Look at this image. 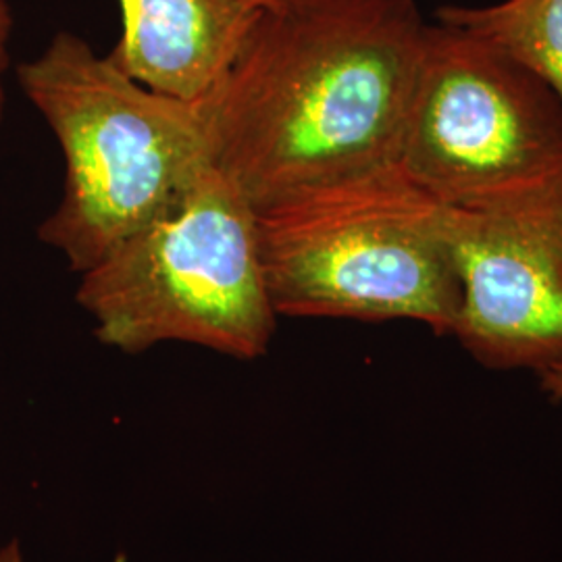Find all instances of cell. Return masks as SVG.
Returning <instances> with one entry per match:
<instances>
[{"instance_id": "1", "label": "cell", "mask_w": 562, "mask_h": 562, "mask_svg": "<svg viewBox=\"0 0 562 562\" xmlns=\"http://www.w3.org/2000/svg\"><path fill=\"white\" fill-rule=\"evenodd\" d=\"M415 0H283L259 9L204 99L211 162L257 215L396 161L422 57Z\"/></svg>"}, {"instance_id": "2", "label": "cell", "mask_w": 562, "mask_h": 562, "mask_svg": "<svg viewBox=\"0 0 562 562\" xmlns=\"http://www.w3.org/2000/svg\"><path fill=\"white\" fill-rule=\"evenodd\" d=\"M18 83L59 142L65 186L38 238L78 276L173 211L213 167L204 102L125 76L74 32H57Z\"/></svg>"}, {"instance_id": "3", "label": "cell", "mask_w": 562, "mask_h": 562, "mask_svg": "<svg viewBox=\"0 0 562 562\" xmlns=\"http://www.w3.org/2000/svg\"><path fill=\"white\" fill-rule=\"evenodd\" d=\"M452 209L398 161L325 181L259 213V252L278 317L411 319L454 334L462 288Z\"/></svg>"}, {"instance_id": "4", "label": "cell", "mask_w": 562, "mask_h": 562, "mask_svg": "<svg viewBox=\"0 0 562 562\" xmlns=\"http://www.w3.org/2000/svg\"><path fill=\"white\" fill-rule=\"evenodd\" d=\"M76 301L121 352L186 341L255 361L278 313L259 252V215L209 167L183 201L80 273Z\"/></svg>"}, {"instance_id": "5", "label": "cell", "mask_w": 562, "mask_h": 562, "mask_svg": "<svg viewBox=\"0 0 562 562\" xmlns=\"http://www.w3.org/2000/svg\"><path fill=\"white\" fill-rule=\"evenodd\" d=\"M396 161L454 211L521 199L562 178V99L498 46L427 23Z\"/></svg>"}, {"instance_id": "6", "label": "cell", "mask_w": 562, "mask_h": 562, "mask_svg": "<svg viewBox=\"0 0 562 562\" xmlns=\"http://www.w3.org/2000/svg\"><path fill=\"white\" fill-rule=\"evenodd\" d=\"M462 301L452 336L483 367L562 364V178L521 199L454 211Z\"/></svg>"}, {"instance_id": "7", "label": "cell", "mask_w": 562, "mask_h": 562, "mask_svg": "<svg viewBox=\"0 0 562 562\" xmlns=\"http://www.w3.org/2000/svg\"><path fill=\"white\" fill-rule=\"evenodd\" d=\"M121 38L106 55L144 88L201 102L257 15L246 0H120Z\"/></svg>"}, {"instance_id": "8", "label": "cell", "mask_w": 562, "mask_h": 562, "mask_svg": "<svg viewBox=\"0 0 562 562\" xmlns=\"http://www.w3.org/2000/svg\"><path fill=\"white\" fill-rule=\"evenodd\" d=\"M436 21L498 46L548 81L562 99V0H503L485 7L446 4Z\"/></svg>"}, {"instance_id": "9", "label": "cell", "mask_w": 562, "mask_h": 562, "mask_svg": "<svg viewBox=\"0 0 562 562\" xmlns=\"http://www.w3.org/2000/svg\"><path fill=\"white\" fill-rule=\"evenodd\" d=\"M13 11L9 0H0V123L4 117V102H7V74L11 67V38H13Z\"/></svg>"}, {"instance_id": "10", "label": "cell", "mask_w": 562, "mask_h": 562, "mask_svg": "<svg viewBox=\"0 0 562 562\" xmlns=\"http://www.w3.org/2000/svg\"><path fill=\"white\" fill-rule=\"evenodd\" d=\"M540 380H542V387L557 401L562 402V364L561 367H554V369H548L540 373Z\"/></svg>"}, {"instance_id": "11", "label": "cell", "mask_w": 562, "mask_h": 562, "mask_svg": "<svg viewBox=\"0 0 562 562\" xmlns=\"http://www.w3.org/2000/svg\"><path fill=\"white\" fill-rule=\"evenodd\" d=\"M0 562H23L21 557L20 543L9 542L0 548Z\"/></svg>"}, {"instance_id": "12", "label": "cell", "mask_w": 562, "mask_h": 562, "mask_svg": "<svg viewBox=\"0 0 562 562\" xmlns=\"http://www.w3.org/2000/svg\"><path fill=\"white\" fill-rule=\"evenodd\" d=\"M248 4L257 7V9H265V7H273V4H280L283 0H246Z\"/></svg>"}]
</instances>
